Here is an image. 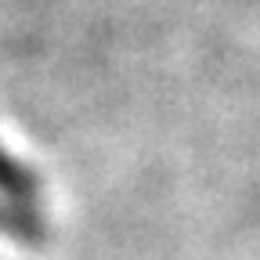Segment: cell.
<instances>
[{
	"mask_svg": "<svg viewBox=\"0 0 260 260\" xmlns=\"http://www.w3.org/2000/svg\"><path fill=\"white\" fill-rule=\"evenodd\" d=\"M0 235L15 239L22 246H44L51 239L47 220L37 213V206H22V203H0Z\"/></svg>",
	"mask_w": 260,
	"mask_h": 260,
	"instance_id": "cell-1",
	"label": "cell"
},
{
	"mask_svg": "<svg viewBox=\"0 0 260 260\" xmlns=\"http://www.w3.org/2000/svg\"><path fill=\"white\" fill-rule=\"evenodd\" d=\"M0 195H8L11 203H22V206H37L44 195L40 174L18 162L15 155H8L4 148H0Z\"/></svg>",
	"mask_w": 260,
	"mask_h": 260,
	"instance_id": "cell-2",
	"label": "cell"
}]
</instances>
